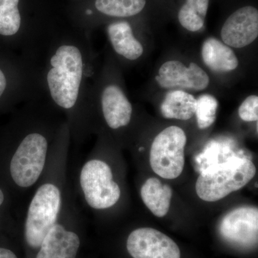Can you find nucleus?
Segmentation results:
<instances>
[{
	"label": "nucleus",
	"mask_w": 258,
	"mask_h": 258,
	"mask_svg": "<svg viewBox=\"0 0 258 258\" xmlns=\"http://www.w3.org/2000/svg\"><path fill=\"white\" fill-rule=\"evenodd\" d=\"M210 0H186L179 12V21L181 26L191 32L203 28Z\"/></svg>",
	"instance_id": "f3484780"
},
{
	"label": "nucleus",
	"mask_w": 258,
	"mask_h": 258,
	"mask_svg": "<svg viewBox=\"0 0 258 258\" xmlns=\"http://www.w3.org/2000/svg\"><path fill=\"white\" fill-rule=\"evenodd\" d=\"M5 200V195L4 193H3V190L0 189V206L3 205V203H4Z\"/></svg>",
	"instance_id": "b1692460"
},
{
	"label": "nucleus",
	"mask_w": 258,
	"mask_h": 258,
	"mask_svg": "<svg viewBox=\"0 0 258 258\" xmlns=\"http://www.w3.org/2000/svg\"><path fill=\"white\" fill-rule=\"evenodd\" d=\"M141 197L156 217H164L170 208L172 189L157 178H149L142 186Z\"/></svg>",
	"instance_id": "2eb2a0df"
},
{
	"label": "nucleus",
	"mask_w": 258,
	"mask_h": 258,
	"mask_svg": "<svg viewBox=\"0 0 258 258\" xmlns=\"http://www.w3.org/2000/svg\"><path fill=\"white\" fill-rule=\"evenodd\" d=\"M186 136L183 129L171 125L158 134L152 144L150 164L161 177L174 179L182 173Z\"/></svg>",
	"instance_id": "20e7f679"
},
{
	"label": "nucleus",
	"mask_w": 258,
	"mask_h": 258,
	"mask_svg": "<svg viewBox=\"0 0 258 258\" xmlns=\"http://www.w3.org/2000/svg\"><path fill=\"white\" fill-rule=\"evenodd\" d=\"M256 167L252 161L237 159L215 170L203 173L196 183V192L203 201L213 203L238 191L253 179Z\"/></svg>",
	"instance_id": "f03ea898"
},
{
	"label": "nucleus",
	"mask_w": 258,
	"mask_h": 258,
	"mask_svg": "<svg viewBox=\"0 0 258 258\" xmlns=\"http://www.w3.org/2000/svg\"><path fill=\"white\" fill-rule=\"evenodd\" d=\"M80 244L77 234L56 223L42 240L36 258H76Z\"/></svg>",
	"instance_id": "9b49d317"
},
{
	"label": "nucleus",
	"mask_w": 258,
	"mask_h": 258,
	"mask_svg": "<svg viewBox=\"0 0 258 258\" xmlns=\"http://www.w3.org/2000/svg\"><path fill=\"white\" fill-rule=\"evenodd\" d=\"M147 0H96V9L108 16L128 18L139 14Z\"/></svg>",
	"instance_id": "a211bd4d"
},
{
	"label": "nucleus",
	"mask_w": 258,
	"mask_h": 258,
	"mask_svg": "<svg viewBox=\"0 0 258 258\" xmlns=\"http://www.w3.org/2000/svg\"><path fill=\"white\" fill-rule=\"evenodd\" d=\"M258 36V11L252 6L236 10L221 30L222 40L229 46L241 48L253 42Z\"/></svg>",
	"instance_id": "9d476101"
},
{
	"label": "nucleus",
	"mask_w": 258,
	"mask_h": 258,
	"mask_svg": "<svg viewBox=\"0 0 258 258\" xmlns=\"http://www.w3.org/2000/svg\"><path fill=\"white\" fill-rule=\"evenodd\" d=\"M0 258H18V257L10 249L0 248Z\"/></svg>",
	"instance_id": "5701e85b"
},
{
	"label": "nucleus",
	"mask_w": 258,
	"mask_h": 258,
	"mask_svg": "<svg viewBox=\"0 0 258 258\" xmlns=\"http://www.w3.org/2000/svg\"><path fill=\"white\" fill-rule=\"evenodd\" d=\"M19 2L20 0H0V35L12 36L20 30L21 16Z\"/></svg>",
	"instance_id": "6ab92c4d"
},
{
	"label": "nucleus",
	"mask_w": 258,
	"mask_h": 258,
	"mask_svg": "<svg viewBox=\"0 0 258 258\" xmlns=\"http://www.w3.org/2000/svg\"><path fill=\"white\" fill-rule=\"evenodd\" d=\"M7 87V79L4 73L0 69V97L3 96Z\"/></svg>",
	"instance_id": "4be33fe9"
},
{
	"label": "nucleus",
	"mask_w": 258,
	"mask_h": 258,
	"mask_svg": "<svg viewBox=\"0 0 258 258\" xmlns=\"http://www.w3.org/2000/svg\"><path fill=\"white\" fill-rule=\"evenodd\" d=\"M156 80L166 89H191L203 91L210 83L208 75L198 64L191 62L186 67L179 61L171 60L161 66Z\"/></svg>",
	"instance_id": "1a4fd4ad"
},
{
	"label": "nucleus",
	"mask_w": 258,
	"mask_h": 258,
	"mask_svg": "<svg viewBox=\"0 0 258 258\" xmlns=\"http://www.w3.org/2000/svg\"><path fill=\"white\" fill-rule=\"evenodd\" d=\"M47 82L52 100L61 108H74L79 98L83 73V55L79 47L62 45L50 59Z\"/></svg>",
	"instance_id": "f257e3e1"
},
{
	"label": "nucleus",
	"mask_w": 258,
	"mask_h": 258,
	"mask_svg": "<svg viewBox=\"0 0 258 258\" xmlns=\"http://www.w3.org/2000/svg\"><path fill=\"white\" fill-rule=\"evenodd\" d=\"M197 99L189 93L174 90L166 94L161 103V114L166 118L186 120L195 115Z\"/></svg>",
	"instance_id": "dca6fc26"
},
{
	"label": "nucleus",
	"mask_w": 258,
	"mask_h": 258,
	"mask_svg": "<svg viewBox=\"0 0 258 258\" xmlns=\"http://www.w3.org/2000/svg\"><path fill=\"white\" fill-rule=\"evenodd\" d=\"M126 247L133 258H181L179 247L172 239L149 227L134 230Z\"/></svg>",
	"instance_id": "6e6552de"
},
{
	"label": "nucleus",
	"mask_w": 258,
	"mask_h": 258,
	"mask_svg": "<svg viewBox=\"0 0 258 258\" xmlns=\"http://www.w3.org/2000/svg\"><path fill=\"white\" fill-rule=\"evenodd\" d=\"M108 34L112 46L118 55L135 60L143 54L142 44L134 36L132 27L126 22L111 24L108 27Z\"/></svg>",
	"instance_id": "4468645a"
},
{
	"label": "nucleus",
	"mask_w": 258,
	"mask_h": 258,
	"mask_svg": "<svg viewBox=\"0 0 258 258\" xmlns=\"http://www.w3.org/2000/svg\"><path fill=\"white\" fill-rule=\"evenodd\" d=\"M219 231L226 242L235 247H255L258 237V209L241 207L232 210L222 219Z\"/></svg>",
	"instance_id": "0eeeda50"
},
{
	"label": "nucleus",
	"mask_w": 258,
	"mask_h": 258,
	"mask_svg": "<svg viewBox=\"0 0 258 258\" xmlns=\"http://www.w3.org/2000/svg\"><path fill=\"white\" fill-rule=\"evenodd\" d=\"M239 115L244 121H257L258 119V97L249 96L239 108Z\"/></svg>",
	"instance_id": "412c9836"
},
{
	"label": "nucleus",
	"mask_w": 258,
	"mask_h": 258,
	"mask_svg": "<svg viewBox=\"0 0 258 258\" xmlns=\"http://www.w3.org/2000/svg\"><path fill=\"white\" fill-rule=\"evenodd\" d=\"M61 194L53 184L47 183L37 190L29 205L25 225V240L32 248L40 247L47 232L57 223Z\"/></svg>",
	"instance_id": "7ed1b4c3"
},
{
	"label": "nucleus",
	"mask_w": 258,
	"mask_h": 258,
	"mask_svg": "<svg viewBox=\"0 0 258 258\" xmlns=\"http://www.w3.org/2000/svg\"><path fill=\"white\" fill-rule=\"evenodd\" d=\"M202 55L205 64L215 72H230L238 66L235 52L215 37H210L204 42Z\"/></svg>",
	"instance_id": "ddd939ff"
},
{
	"label": "nucleus",
	"mask_w": 258,
	"mask_h": 258,
	"mask_svg": "<svg viewBox=\"0 0 258 258\" xmlns=\"http://www.w3.org/2000/svg\"><path fill=\"white\" fill-rule=\"evenodd\" d=\"M110 166L93 159L83 165L80 182L86 203L96 210L111 208L120 198L119 186L113 181Z\"/></svg>",
	"instance_id": "423d86ee"
},
{
	"label": "nucleus",
	"mask_w": 258,
	"mask_h": 258,
	"mask_svg": "<svg viewBox=\"0 0 258 258\" xmlns=\"http://www.w3.org/2000/svg\"><path fill=\"white\" fill-rule=\"evenodd\" d=\"M47 141L43 135L31 133L18 146L10 162V174L15 184L28 188L36 183L46 161Z\"/></svg>",
	"instance_id": "39448f33"
},
{
	"label": "nucleus",
	"mask_w": 258,
	"mask_h": 258,
	"mask_svg": "<svg viewBox=\"0 0 258 258\" xmlns=\"http://www.w3.org/2000/svg\"><path fill=\"white\" fill-rule=\"evenodd\" d=\"M217 107L218 102L211 95L205 94L199 97L195 113L199 128H208L213 124L216 119Z\"/></svg>",
	"instance_id": "aec40b11"
},
{
	"label": "nucleus",
	"mask_w": 258,
	"mask_h": 258,
	"mask_svg": "<svg viewBox=\"0 0 258 258\" xmlns=\"http://www.w3.org/2000/svg\"><path fill=\"white\" fill-rule=\"evenodd\" d=\"M101 105L103 116L110 128L118 129L128 124L132 106L118 86L110 85L103 90Z\"/></svg>",
	"instance_id": "f8f14e48"
}]
</instances>
